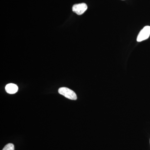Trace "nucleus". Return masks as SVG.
I'll return each mask as SVG.
<instances>
[{"instance_id":"1","label":"nucleus","mask_w":150,"mask_h":150,"mask_svg":"<svg viewBox=\"0 0 150 150\" xmlns=\"http://www.w3.org/2000/svg\"><path fill=\"white\" fill-rule=\"evenodd\" d=\"M58 91L60 94L64 96L65 97L69 98V99L76 100L77 98L76 94L74 92L67 88H61L59 89Z\"/></svg>"},{"instance_id":"2","label":"nucleus","mask_w":150,"mask_h":150,"mask_svg":"<svg viewBox=\"0 0 150 150\" xmlns=\"http://www.w3.org/2000/svg\"><path fill=\"white\" fill-rule=\"evenodd\" d=\"M150 35V26H145L141 30L139 35L137 36V41L138 42H142V41L146 40Z\"/></svg>"},{"instance_id":"3","label":"nucleus","mask_w":150,"mask_h":150,"mask_svg":"<svg viewBox=\"0 0 150 150\" xmlns=\"http://www.w3.org/2000/svg\"><path fill=\"white\" fill-rule=\"evenodd\" d=\"M88 7L85 3L76 4L74 5L72 8L73 12L78 15H81L83 14L87 9Z\"/></svg>"},{"instance_id":"4","label":"nucleus","mask_w":150,"mask_h":150,"mask_svg":"<svg viewBox=\"0 0 150 150\" xmlns=\"http://www.w3.org/2000/svg\"><path fill=\"white\" fill-rule=\"evenodd\" d=\"M18 87L13 83H9L5 87V90L7 93L9 94L16 93L18 91Z\"/></svg>"},{"instance_id":"5","label":"nucleus","mask_w":150,"mask_h":150,"mask_svg":"<svg viewBox=\"0 0 150 150\" xmlns=\"http://www.w3.org/2000/svg\"><path fill=\"white\" fill-rule=\"evenodd\" d=\"M2 150H14V146L13 144L10 143L6 145Z\"/></svg>"}]
</instances>
